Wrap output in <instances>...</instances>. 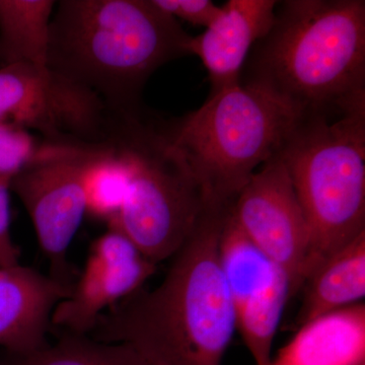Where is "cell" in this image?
Masks as SVG:
<instances>
[{
  "instance_id": "1",
  "label": "cell",
  "mask_w": 365,
  "mask_h": 365,
  "mask_svg": "<svg viewBox=\"0 0 365 365\" xmlns=\"http://www.w3.org/2000/svg\"><path fill=\"white\" fill-rule=\"evenodd\" d=\"M230 206H205L162 283L101 314L91 339L130 345L150 365H222L237 330L218 255Z\"/></svg>"
},
{
  "instance_id": "2",
  "label": "cell",
  "mask_w": 365,
  "mask_h": 365,
  "mask_svg": "<svg viewBox=\"0 0 365 365\" xmlns=\"http://www.w3.org/2000/svg\"><path fill=\"white\" fill-rule=\"evenodd\" d=\"M240 83L269 91L304 116L365 109L364 0L278 1Z\"/></svg>"
},
{
  "instance_id": "3",
  "label": "cell",
  "mask_w": 365,
  "mask_h": 365,
  "mask_svg": "<svg viewBox=\"0 0 365 365\" xmlns=\"http://www.w3.org/2000/svg\"><path fill=\"white\" fill-rule=\"evenodd\" d=\"M191 39L153 0H61L47 66L127 114L143 108V88L158 68L191 55Z\"/></svg>"
},
{
  "instance_id": "4",
  "label": "cell",
  "mask_w": 365,
  "mask_h": 365,
  "mask_svg": "<svg viewBox=\"0 0 365 365\" xmlns=\"http://www.w3.org/2000/svg\"><path fill=\"white\" fill-rule=\"evenodd\" d=\"M302 117L269 91L239 83L210 93L199 109L167 122V130L205 206H230L282 150Z\"/></svg>"
},
{
  "instance_id": "5",
  "label": "cell",
  "mask_w": 365,
  "mask_h": 365,
  "mask_svg": "<svg viewBox=\"0 0 365 365\" xmlns=\"http://www.w3.org/2000/svg\"><path fill=\"white\" fill-rule=\"evenodd\" d=\"M279 155L309 227L306 282L365 232V109L302 117Z\"/></svg>"
},
{
  "instance_id": "6",
  "label": "cell",
  "mask_w": 365,
  "mask_h": 365,
  "mask_svg": "<svg viewBox=\"0 0 365 365\" xmlns=\"http://www.w3.org/2000/svg\"><path fill=\"white\" fill-rule=\"evenodd\" d=\"M110 143L126 153L132 178L123 205L108 227L158 265L174 257L193 232L205 208L202 194L170 143L167 122L143 108L120 116Z\"/></svg>"
},
{
  "instance_id": "7",
  "label": "cell",
  "mask_w": 365,
  "mask_h": 365,
  "mask_svg": "<svg viewBox=\"0 0 365 365\" xmlns=\"http://www.w3.org/2000/svg\"><path fill=\"white\" fill-rule=\"evenodd\" d=\"M119 114L97 93L48 66L0 67V122L35 131L48 143L101 145L111 140Z\"/></svg>"
},
{
  "instance_id": "8",
  "label": "cell",
  "mask_w": 365,
  "mask_h": 365,
  "mask_svg": "<svg viewBox=\"0 0 365 365\" xmlns=\"http://www.w3.org/2000/svg\"><path fill=\"white\" fill-rule=\"evenodd\" d=\"M106 144L76 145L45 141L33 162L9 182L32 220L51 277L66 283V254L86 215V169Z\"/></svg>"
},
{
  "instance_id": "9",
  "label": "cell",
  "mask_w": 365,
  "mask_h": 365,
  "mask_svg": "<svg viewBox=\"0 0 365 365\" xmlns=\"http://www.w3.org/2000/svg\"><path fill=\"white\" fill-rule=\"evenodd\" d=\"M218 255L237 330L256 364L268 365L283 312L294 297L289 278L250 241L230 208L220 232Z\"/></svg>"
},
{
  "instance_id": "10",
  "label": "cell",
  "mask_w": 365,
  "mask_h": 365,
  "mask_svg": "<svg viewBox=\"0 0 365 365\" xmlns=\"http://www.w3.org/2000/svg\"><path fill=\"white\" fill-rule=\"evenodd\" d=\"M279 153L255 173L230 213L250 241L287 274L294 297L304 283L309 230Z\"/></svg>"
},
{
  "instance_id": "11",
  "label": "cell",
  "mask_w": 365,
  "mask_h": 365,
  "mask_svg": "<svg viewBox=\"0 0 365 365\" xmlns=\"http://www.w3.org/2000/svg\"><path fill=\"white\" fill-rule=\"evenodd\" d=\"M275 0H230L203 33L192 37L190 54L202 61L211 91L237 85L255 45L275 21Z\"/></svg>"
},
{
  "instance_id": "12",
  "label": "cell",
  "mask_w": 365,
  "mask_h": 365,
  "mask_svg": "<svg viewBox=\"0 0 365 365\" xmlns=\"http://www.w3.org/2000/svg\"><path fill=\"white\" fill-rule=\"evenodd\" d=\"M71 289L20 264L0 269V346L24 357L45 347L53 311Z\"/></svg>"
},
{
  "instance_id": "13",
  "label": "cell",
  "mask_w": 365,
  "mask_h": 365,
  "mask_svg": "<svg viewBox=\"0 0 365 365\" xmlns=\"http://www.w3.org/2000/svg\"><path fill=\"white\" fill-rule=\"evenodd\" d=\"M268 365H365V304L302 324Z\"/></svg>"
},
{
  "instance_id": "14",
  "label": "cell",
  "mask_w": 365,
  "mask_h": 365,
  "mask_svg": "<svg viewBox=\"0 0 365 365\" xmlns=\"http://www.w3.org/2000/svg\"><path fill=\"white\" fill-rule=\"evenodd\" d=\"M157 267L148 259L141 258L124 267L83 270L71 295L55 307L51 324L67 332L86 335L105 309L138 292Z\"/></svg>"
},
{
  "instance_id": "15",
  "label": "cell",
  "mask_w": 365,
  "mask_h": 365,
  "mask_svg": "<svg viewBox=\"0 0 365 365\" xmlns=\"http://www.w3.org/2000/svg\"><path fill=\"white\" fill-rule=\"evenodd\" d=\"M297 326L338 309L360 304L365 297V232L330 255L307 278Z\"/></svg>"
},
{
  "instance_id": "16",
  "label": "cell",
  "mask_w": 365,
  "mask_h": 365,
  "mask_svg": "<svg viewBox=\"0 0 365 365\" xmlns=\"http://www.w3.org/2000/svg\"><path fill=\"white\" fill-rule=\"evenodd\" d=\"M54 0H0L2 66H47Z\"/></svg>"
},
{
  "instance_id": "17",
  "label": "cell",
  "mask_w": 365,
  "mask_h": 365,
  "mask_svg": "<svg viewBox=\"0 0 365 365\" xmlns=\"http://www.w3.org/2000/svg\"><path fill=\"white\" fill-rule=\"evenodd\" d=\"M131 178V163L126 153L116 144H106L86 169V213L109 222L123 205Z\"/></svg>"
},
{
  "instance_id": "18",
  "label": "cell",
  "mask_w": 365,
  "mask_h": 365,
  "mask_svg": "<svg viewBox=\"0 0 365 365\" xmlns=\"http://www.w3.org/2000/svg\"><path fill=\"white\" fill-rule=\"evenodd\" d=\"M24 365H150L125 343H107L67 332L56 344L24 357Z\"/></svg>"
},
{
  "instance_id": "19",
  "label": "cell",
  "mask_w": 365,
  "mask_h": 365,
  "mask_svg": "<svg viewBox=\"0 0 365 365\" xmlns=\"http://www.w3.org/2000/svg\"><path fill=\"white\" fill-rule=\"evenodd\" d=\"M43 143L25 128L0 122V180L11 182L33 162Z\"/></svg>"
},
{
  "instance_id": "20",
  "label": "cell",
  "mask_w": 365,
  "mask_h": 365,
  "mask_svg": "<svg viewBox=\"0 0 365 365\" xmlns=\"http://www.w3.org/2000/svg\"><path fill=\"white\" fill-rule=\"evenodd\" d=\"M144 258L126 237L109 230L91 245L86 271H105L124 267Z\"/></svg>"
},
{
  "instance_id": "21",
  "label": "cell",
  "mask_w": 365,
  "mask_h": 365,
  "mask_svg": "<svg viewBox=\"0 0 365 365\" xmlns=\"http://www.w3.org/2000/svg\"><path fill=\"white\" fill-rule=\"evenodd\" d=\"M153 4L176 20L208 28L220 13L210 0H153Z\"/></svg>"
},
{
  "instance_id": "22",
  "label": "cell",
  "mask_w": 365,
  "mask_h": 365,
  "mask_svg": "<svg viewBox=\"0 0 365 365\" xmlns=\"http://www.w3.org/2000/svg\"><path fill=\"white\" fill-rule=\"evenodd\" d=\"M9 182L0 180V269L19 265L20 252L11 235V207Z\"/></svg>"
}]
</instances>
